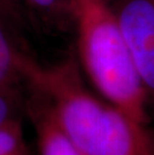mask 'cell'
Segmentation results:
<instances>
[{
  "label": "cell",
  "mask_w": 154,
  "mask_h": 155,
  "mask_svg": "<svg viewBox=\"0 0 154 155\" xmlns=\"http://www.w3.org/2000/svg\"><path fill=\"white\" fill-rule=\"evenodd\" d=\"M19 66L24 84L47 98L61 130L82 155H149L145 126L91 93L72 56L45 66L23 51Z\"/></svg>",
  "instance_id": "obj_1"
},
{
  "label": "cell",
  "mask_w": 154,
  "mask_h": 155,
  "mask_svg": "<svg viewBox=\"0 0 154 155\" xmlns=\"http://www.w3.org/2000/svg\"><path fill=\"white\" fill-rule=\"evenodd\" d=\"M81 63L105 100L145 126L147 96L106 0H75V21Z\"/></svg>",
  "instance_id": "obj_2"
},
{
  "label": "cell",
  "mask_w": 154,
  "mask_h": 155,
  "mask_svg": "<svg viewBox=\"0 0 154 155\" xmlns=\"http://www.w3.org/2000/svg\"><path fill=\"white\" fill-rule=\"evenodd\" d=\"M112 9L147 102L154 105V0H120Z\"/></svg>",
  "instance_id": "obj_3"
},
{
  "label": "cell",
  "mask_w": 154,
  "mask_h": 155,
  "mask_svg": "<svg viewBox=\"0 0 154 155\" xmlns=\"http://www.w3.org/2000/svg\"><path fill=\"white\" fill-rule=\"evenodd\" d=\"M27 87L24 112L34 127L38 155H82L61 130L47 98L36 89Z\"/></svg>",
  "instance_id": "obj_4"
},
{
  "label": "cell",
  "mask_w": 154,
  "mask_h": 155,
  "mask_svg": "<svg viewBox=\"0 0 154 155\" xmlns=\"http://www.w3.org/2000/svg\"><path fill=\"white\" fill-rule=\"evenodd\" d=\"M15 33L0 17V88L20 89L24 83L19 66L23 50L16 44Z\"/></svg>",
  "instance_id": "obj_5"
},
{
  "label": "cell",
  "mask_w": 154,
  "mask_h": 155,
  "mask_svg": "<svg viewBox=\"0 0 154 155\" xmlns=\"http://www.w3.org/2000/svg\"><path fill=\"white\" fill-rule=\"evenodd\" d=\"M24 12L50 27L63 29L75 21V0H16Z\"/></svg>",
  "instance_id": "obj_6"
},
{
  "label": "cell",
  "mask_w": 154,
  "mask_h": 155,
  "mask_svg": "<svg viewBox=\"0 0 154 155\" xmlns=\"http://www.w3.org/2000/svg\"><path fill=\"white\" fill-rule=\"evenodd\" d=\"M0 155H29L20 117L0 126Z\"/></svg>",
  "instance_id": "obj_7"
},
{
  "label": "cell",
  "mask_w": 154,
  "mask_h": 155,
  "mask_svg": "<svg viewBox=\"0 0 154 155\" xmlns=\"http://www.w3.org/2000/svg\"><path fill=\"white\" fill-rule=\"evenodd\" d=\"M21 110L24 111V96L20 93V89L0 88V126L20 117Z\"/></svg>",
  "instance_id": "obj_8"
},
{
  "label": "cell",
  "mask_w": 154,
  "mask_h": 155,
  "mask_svg": "<svg viewBox=\"0 0 154 155\" xmlns=\"http://www.w3.org/2000/svg\"><path fill=\"white\" fill-rule=\"evenodd\" d=\"M25 14L16 0H0V17L14 31L26 26Z\"/></svg>",
  "instance_id": "obj_9"
},
{
  "label": "cell",
  "mask_w": 154,
  "mask_h": 155,
  "mask_svg": "<svg viewBox=\"0 0 154 155\" xmlns=\"http://www.w3.org/2000/svg\"><path fill=\"white\" fill-rule=\"evenodd\" d=\"M148 151L149 155H154V133L148 131Z\"/></svg>",
  "instance_id": "obj_10"
}]
</instances>
